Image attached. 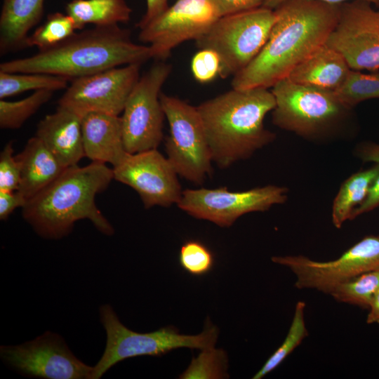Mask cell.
Returning <instances> with one entry per match:
<instances>
[{"instance_id": "cell-22", "label": "cell", "mask_w": 379, "mask_h": 379, "mask_svg": "<svg viewBox=\"0 0 379 379\" xmlns=\"http://www.w3.org/2000/svg\"><path fill=\"white\" fill-rule=\"evenodd\" d=\"M65 11L78 30L86 24L112 26L129 21L132 10L126 0H72Z\"/></svg>"}, {"instance_id": "cell-2", "label": "cell", "mask_w": 379, "mask_h": 379, "mask_svg": "<svg viewBox=\"0 0 379 379\" xmlns=\"http://www.w3.org/2000/svg\"><path fill=\"white\" fill-rule=\"evenodd\" d=\"M275 105L269 88H232L197 106L213 162L229 168L272 142L276 135L264 121Z\"/></svg>"}, {"instance_id": "cell-31", "label": "cell", "mask_w": 379, "mask_h": 379, "mask_svg": "<svg viewBox=\"0 0 379 379\" xmlns=\"http://www.w3.org/2000/svg\"><path fill=\"white\" fill-rule=\"evenodd\" d=\"M179 262L182 268L194 276L209 272L214 265V256L210 249L199 241L189 240L180 250Z\"/></svg>"}, {"instance_id": "cell-5", "label": "cell", "mask_w": 379, "mask_h": 379, "mask_svg": "<svg viewBox=\"0 0 379 379\" xmlns=\"http://www.w3.org/2000/svg\"><path fill=\"white\" fill-rule=\"evenodd\" d=\"M107 342L100 359L94 367L93 379L100 378L111 367L124 359L140 356H161L180 347L204 350L214 347L218 329L209 320L197 335L180 334L174 327H163L150 333H137L125 326L109 305L100 307Z\"/></svg>"}, {"instance_id": "cell-25", "label": "cell", "mask_w": 379, "mask_h": 379, "mask_svg": "<svg viewBox=\"0 0 379 379\" xmlns=\"http://www.w3.org/2000/svg\"><path fill=\"white\" fill-rule=\"evenodd\" d=\"M305 307L304 301L297 302L291 324L284 340L253 375V379L262 378L274 371L308 336L305 318Z\"/></svg>"}, {"instance_id": "cell-8", "label": "cell", "mask_w": 379, "mask_h": 379, "mask_svg": "<svg viewBox=\"0 0 379 379\" xmlns=\"http://www.w3.org/2000/svg\"><path fill=\"white\" fill-rule=\"evenodd\" d=\"M160 102L169 126L168 160L179 176L202 184L212 173L213 160L197 107L163 93Z\"/></svg>"}, {"instance_id": "cell-32", "label": "cell", "mask_w": 379, "mask_h": 379, "mask_svg": "<svg viewBox=\"0 0 379 379\" xmlns=\"http://www.w3.org/2000/svg\"><path fill=\"white\" fill-rule=\"evenodd\" d=\"M220 60L218 55L210 49H199L191 61V71L196 81L208 83L219 76Z\"/></svg>"}, {"instance_id": "cell-39", "label": "cell", "mask_w": 379, "mask_h": 379, "mask_svg": "<svg viewBox=\"0 0 379 379\" xmlns=\"http://www.w3.org/2000/svg\"><path fill=\"white\" fill-rule=\"evenodd\" d=\"M366 323L368 324H376L379 325V289L374 294L370 302Z\"/></svg>"}, {"instance_id": "cell-11", "label": "cell", "mask_w": 379, "mask_h": 379, "mask_svg": "<svg viewBox=\"0 0 379 379\" xmlns=\"http://www.w3.org/2000/svg\"><path fill=\"white\" fill-rule=\"evenodd\" d=\"M285 187L268 185L245 191L232 192L226 187L187 189L177 206L190 215L222 227L232 225L241 216L264 212L288 198Z\"/></svg>"}, {"instance_id": "cell-14", "label": "cell", "mask_w": 379, "mask_h": 379, "mask_svg": "<svg viewBox=\"0 0 379 379\" xmlns=\"http://www.w3.org/2000/svg\"><path fill=\"white\" fill-rule=\"evenodd\" d=\"M2 361L20 373L46 379H93L94 367L79 360L58 334L46 331L33 340L1 347Z\"/></svg>"}, {"instance_id": "cell-21", "label": "cell", "mask_w": 379, "mask_h": 379, "mask_svg": "<svg viewBox=\"0 0 379 379\" xmlns=\"http://www.w3.org/2000/svg\"><path fill=\"white\" fill-rule=\"evenodd\" d=\"M44 0H3L0 15V53L26 48L29 30L44 14Z\"/></svg>"}, {"instance_id": "cell-20", "label": "cell", "mask_w": 379, "mask_h": 379, "mask_svg": "<svg viewBox=\"0 0 379 379\" xmlns=\"http://www.w3.org/2000/svg\"><path fill=\"white\" fill-rule=\"evenodd\" d=\"M350 69L339 52L324 44L295 67L287 78L299 84L334 91Z\"/></svg>"}, {"instance_id": "cell-36", "label": "cell", "mask_w": 379, "mask_h": 379, "mask_svg": "<svg viewBox=\"0 0 379 379\" xmlns=\"http://www.w3.org/2000/svg\"><path fill=\"white\" fill-rule=\"evenodd\" d=\"M379 206V173L372 181L364 201L352 213V220L362 214L370 212Z\"/></svg>"}, {"instance_id": "cell-37", "label": "cell", "mask_w": 379, "mask_h": 379, "mask_svg": "<svg viewBox=\"0 0 379 379\" xmlns=\"http://www.w3.org/2000/svg\"><path fill=\"white\" fill-rule=\"evenodd\" d=\"M354 154L363 162L379 163V142L363 141L356 146Z\"/></svg>"}, {"instance_id": "cell-27", "label": "cell", "mask_w": 379, "mask_h": 379, "mask_svg": "<svg viewBox=\"0 0 379 379\" xmlns=\"http://www.w3.org/2000/svg\"><path fill=\"white\" fill-rule=\"evenodd\" d=\"M78 30L74 20L67 13H50L46 21L26 40V48L35 46L39 51L53 47L68 39Z\"/></svg>"}, {"instance_id": "cell-15", "label": "cell", "mask_w": 379, "mask_h": 379, "mask_svg": "<svg viewBox=\"0 0 379 379\" xmlns=\"http://www.w3.org/2000/svg\"><path fill=\"white\" fill-rule=\"evenodd\" d=\"M373 5L364 0L340 4L337 23L326 43L354 70H379V7Z\"/></svg>"}, {"instance_id": "cell-4", "label": "cell", "mask_w": 379, "mask_h": 379, "mask_svg": "<svg viewBox=\"0 0 379 379\" xmlns=\"http://www.w3.org/2000/svg\"><path fill=\"white\" fill-rule=\"evenodd\" d=\"M114 179L113 168L92 161L84 167L66 168L61 175L27 200L22 208L23 218L41 237L59 239L69 234L74 223L88 219L106 235L114 230L98 208L95 198Z\"/></svg>"}, {"instance_id": "cell-38", "label": "cell", "mask_w": 379, "mask_h": 379, "mask_svg": "<svg viewBox=\"0 0 379 379\" xmlns=\"http://www.w3.org/2000/svg\"><path fill=\"white\" fill-rule=\"evenodd\" d=\"M147 9L136 27L140 29L148 24L151 20L165 11L168 7V0H146Z\"/></svg>"}, {"instance_id": "cell-18", "label": "cell", "mask_w": 379, "mask_h": 379, "mask_svg": "<svg viewBox=\"0 0 379 379\" xmlns=\"http://www.w3.org/2000/svg\"><path fill=\"white\" fill-rule=\"evenodd\" d=\"M81 130L85 156L92 161L109 163L114 167L128 155L120 117L88 113L81 117Z\"/></svg>"}, {"instance_id": "cell-33", "label": "cell", "mask_w": 379, "mask_h": 379, "mask_svg": "<svg viewBox=\"0 0 379 379\" xmlns=\"http://www.w3.org/2000/svg\"><path fill=\"white\" fill-rule=\"evenodd\" d=\"M20 181V168L13 156L12 142L0 154V191H16Z\"/></svg>"}, {"instance_id": "cell-30", "label": "cell", "mask_w": 379, "mask_h": 379, "mask_svg": "<svg viewBox=\"0 0 379 379\" xmlns=\"http://www.w3.org/2000/svg\"><path fill=\"white\" fill-rule=\"evenodd\" d=\"M227 357L222 349L202 350L180 378H224L227 377Z\"/></svg>"}, {"instance_id": "cell-26", "label": "cell", "mask_w": 379, "mask_h": 379, "mask_svg": "<svg viewBox=\"0 0 379 379\" xmlns=\"http://www.w3.org/2000/svg\"><path fill=\"white\" fill-rule=\"evenodd\" d=\"M334 93L339 100L350 109L363 101L379 98V70L365 74L351 69L343 83Z\"/></svg>"}, {"instance_id": "cell-24", "label": "cell", "mask_w": 379, "mask_h": 379, "mask_svg": "<svg viewBox=\"0 0 379 379\" xmlns=\"http://www.w3.org/2000/svg\"><path fill=\"white\" fill-rule=\"evenodd\" d=\"M68 78L44 73H10L0 71V100L27 91H58L67 88Z\"/></svg>"}, {"instance_id": "cell-23", "label": "cell", "mask_w": 379, "mask_h": 379, "mask_svg": "<svg viewBox=\"0 0 379 379\" xmlns=\"http://www.w3.org/2000/svg\"><path fill=\"white\" fill-rule=\"evenodd\" d=\"M379 173V163L358 171L341 185L333 199L331 220L335 227L339 229L347 220H352L354 210L365 199L369 187Z\"/></svg>"}, {"instance_id": "cell-7", "label": "cell", "mask_w": 379, "mask_h": 379, "mask_svg": "<svg viewBox=\"0 0 379 379\" xmlns=\"http://www.w3.org/2000/svg\"><path fill=\"white\" fill-rule=\"evenodd\" d=\"M275 20L274 11L263 6L222 16L196 44L199 49H210L218 55L219 77L234 76L260 52Z\"/></svg>"}, {"instance_id": "cell-13", "label": "cell", "mask_w": 379, "mask_h": 379, "mask_svg": "<svg viewBox=\"0 0 379 379\" xmlns=\"http://www.w3.org/2000/svg\"><path fill=\"white\" fill-rule=\"evenodd\" d=\"M141 65L129 64L74 79L58 106L81 117L90 112L119 116L140 79Z\"/></svg>"}, {"instance_id": "cell-34", "label": "cell", "mask_w": 379, "mask_h": 379, "mask_svg": "<svg viewBox=\"0 0 379 379\" xmlns=\"http://www.w3.org/2000/svg\"><path fill=\"white\" fill-rule=\"evenodd\" d=\"M215 1L222 17L261 7L265 0H215Z\"/></svg>"}, {"instance_id": "cell-28", "label": "cell", "mask_w": 379, "mask_h": 379, "mask_svg": "<svg viewBox=\"0 0 379 379\" xmlns=\"http://www.w3.org/2000/svg\"><path fill=\"white\" fill-rule=\"evenodd\" d=\"M379 289V270L363 273L336 286L330 295L336 301L368 310Z\"/></svg>"}, {"instance_id": "cell-17", "label": "cell", "mask_w": 379, "mask_h": 379, "mask_svg": "<svg viewBox=\"0 0 379 379\" xmlns=\"http://www.w3.org/2000/svg\"><path fill=\"white\" fill-rule=\"evenodd\" d=\"M64 167L77 165L85 157L81 117L65 108L56 111L41 119L36 135Z\"/></svg>"}, {"instance_id": "cell-35", "label": "cell", "mask_w": 379, "mask_h": 379, "mask_svg": "<svg viewBox=\"0 0 379 379\" xmlns=\"http://www.w3.org/2000/svg\"><path fill=\"white\" fill-rule=\"evenodd\" d=\"M27 199L18 190L0 191V219L5 220L17 208H23Z\"/></svg>"}, {"instance_id": "cell-29", "label": "cell", "mask_w": 379, "mask_h": 379, "mask_svg": "<svg viewBox=\"0 0 379 379\" xmlns=\"http://www.w3.org/2000/svg\"><path fill=\"white\" fill-rule=\"evenodd\" d=\"M53 93L51 90H38L20 100H0V127L6 129L20 128L27 119L52 98Z\"/></svg>"}, {"instance_id": "cell-12", "label": "cell", "mask_w": 379, "mask_h": 379, "mask_svg": "<svg viewBox=\"0 0 379 379\" xmlns=\"http://www.w3.org/2000/svg\"><path fill=\"white\" fill-rule=\"evenodd\" d=\"M220 17L215 0H177L141 28L138 38L149 44L152 58L165 61L174 48L196 41Z\"/></svg>"}, {"instance_id": "cell-19", "label": "cell", "mask_w": 379, "mask_h": 379, "mask_svg": "<svg viewBox=\"0 0 379 379\" xmlns=\"http://www.w3.org/2000/svg\"><path fill=\"white\" fill-rule=\"evenodd\" d=\"M15 158L20 168L18 191L27 200L53 182L66 168L36 136L27 141Z\"/></svg>"}, {"instance_id": "cell-1", "label": "cell", "mask_w": 379, "mask_h": 379, "mask_svg": "<svg viewBox=\"0 0 379 379\" xmlns=\"http://www.w3.org/2000/svg\"><path fill=\"white\" fill-rule=\"evenodd\" d=\"M339 5L319 0H286L274 9L276 20L258 55L234 76L232 88H269L326 44Z\"/></svg>"}, {"instance_id": "cell-40", "label": "cell", "mask_w": 379, "mask_h": 379, "mask_svg": "<svg viewBox=\"0 0 379 379\" xmlns=\"http://www.w3.org/2000/svg\"><path fill=\"white\" fill-rule=\"evenodd\" d=\"M286 0H265L262 6L274 10L278 6H279L283 2L286 1ZM324 2H326L328 4H340L343 2L350 1V0H319ZM369 1L376 6L377 7H379V0H364Z\"/></svg>"}, {"instance_id": "cell-6", "label": "cell", "mask_w": 379, "mask_h": 379, "mask_svg": "<svg viewBox=\"0 0 379 379\" xmlns=\"http://www.w3.org/2000/svg\"><path fill=\"white\" fill-rule=\"evenodd\" d=\"M271 91L276 102L273 124L307 139L329 135L352 111L334 91L299 84L288 78L276 83Z\"/></svg>"}, {"instance_id": "cell-3", "label": "cell", "mask_w": 379, "mask_h": 379, "mask_svg": "<svg viewBox=\"0 0 379 379\" xmlns=\"http://www.w3.org/2000/svg\"><path fill=\"white\" fill-rule=\"evenodd\" d=\"M150 58L149 46L134 43L128 30L119 25L95 26L32 56L4 62L0 71L44 73L72 81L123 65L142 64Z\"/></svg>"}, {"instance_id": "cell-16", "label": "cell", "mask_w": 379, "mask_h": 379, "mask_svg": "<svg viewBox=\"0 0 379 379\" xmlns=\"http://www.w3.org/2000/svg\"><path fill=\"white\" fill-rule=\"evenodd\" d=\"M114 179L133 188L146 208L178 204L182 194L178 174L157 149L128 154L113 167Z\"/></svg>"}, {"instance_id": "cell-10", "label": "cell", "mask_w": 379, "mask_h": 379, "mask_svg": "<svg viewBox=\"0 0 379 379\" xmlns=\"http://www.w3.org/2000/svg\"><path fill=\"white\" fill-rule=\"evenodd\" d=\"M272 260L292 272L297 288L313 289L330 295L340 284L379 270V234L364 237L332 260L318 261L302 255L274 256Z\"/></svg>"}, {"instance_id": "cell-9", "label": "cell", "mask_w": 379, "mask_h": 379, "mask_svg": "<svg viewBox=\"0 0 379 379\" xmlns=\"http://www.w3.org/2000/svg\"><path fill=\"white\" fill-rule=\"evenodd\" d=\"M172 66L157 61L132 90L121 117L124 143L129 154L157 149L163 139L165 114L160 102L161 89Z\"/></svg>"}]
</instances>
